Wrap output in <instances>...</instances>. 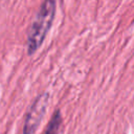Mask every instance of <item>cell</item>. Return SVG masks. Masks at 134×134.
<instances>
[{"instance_id":"obj_2","label":"cell","mask_w":134,"mask_h":134,"mask_svg":"<svg viewBox=\"0 0 134 134\" xmlns=\"http://www.w3.org/2000/svg\"><path fill=\"white\" fill-rule=\"evenodd\" d=\"M48 105H49L48 92H43L35 98V100L32 102L31 106L29 107L28 111L25 114L23 134H34L37 131L46 113Z\"/></svg>"},{"instance_id":"obj_1","label":"cell","mask_w":134,"mask_h":134,"mask_svg":"<svg viewBox=\"0 0 134 134\" xmlns=\"http://www.w3.org/2000/svg\"><path fill=\"white\" fill-rule=\"evenodd\" d=\"M57 2L53 0L44 1L37 12L32 23L27 31L26 48L27 53H35L44 42L55 16Z\"/></svg>"},{"instance_id":"obj_3","label":"cell","mask_w":134,"mask_h":134,"mask_svg":"<svg viewBox=\"0 0 134 134\" xmlns=\"http://www.w3.org/2000/svg\"><path fill=\"white\" fill-rule=\"evenodd\" d=\"M61 126H62V113L60 109H57L53 112L50 120L48 121V125L43 134H59Z\"/></svg>"}]
</instances>
